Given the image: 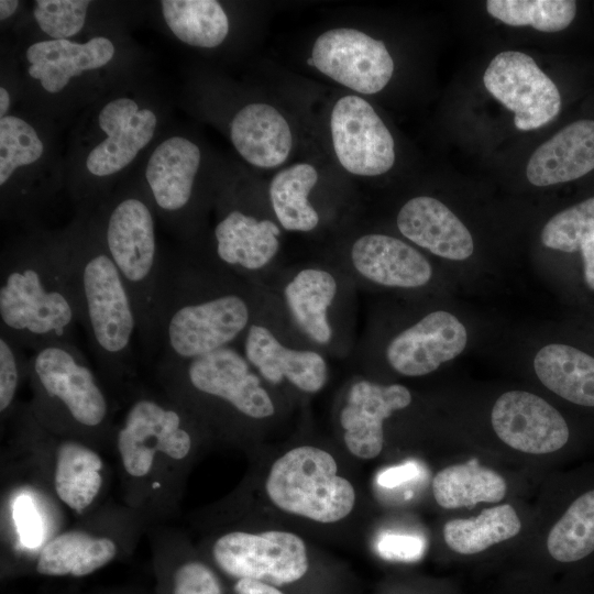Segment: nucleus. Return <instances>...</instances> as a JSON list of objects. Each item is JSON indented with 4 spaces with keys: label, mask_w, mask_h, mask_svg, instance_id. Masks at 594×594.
Segmentation results:
<instances>
[{
    "label": "nucleus",
    "mask_w": 594,
    "mask_h": 594,
    "mask_svg": "<svg viewBox=\"0 0 594 594\" xmlns=\"http://www.w3.org/2000/svg\"><path fill=\"white\" fill-rule=\"evenodd\" d=\"M254 301L235 274L190 258L165 260L158 362L194 360L231 346L254 320Z\"/></svg>",
    "instance_id": "obj_1"
},
{
    "label": "nucleus",
    "mask_w": 594,
    "mask_h": 594,
    "mask_svg": "<svg viewBox=\"0 0 594 594\" xmlns=\"http://www.w3.org/2000/svg\"><path fill=\"white\" fill-rule=\"evenodd\" d=\"M113 441L128 505L143 516L173 510L175 474L194 449V416L164 392L135 388Z\"/></svg>",
    "instance_id": "obj_2"
},
{
    "label": "nucleus",
    "mask_w": 594,
    "mask_h": 594,
    "mask_svg": "<svg viewBox=\"0 0 594 594\" xmlns=\"http://www.w3.org/2000/svg\"><path fill=\"white\" fill-rule=\"evenodd\" d=\"M62 240L79 324L97 364L108 383L131 394L136 388L138 318L127 285L99 232L78 230Z\"/></svg>",
    "instance_id": "obj_3"
},
{
    "label": "nucleus",
    "mask_w": 594,
    "mask_h": 594,
    "mask_svg": "<svg viewBox=\"0 0 594 594\" xmlns=\"http://www.w3.org/2000/svg\"><path fill=\"white\" fill-rule=\"evenodd\" d=\"M77 324L62 239L30 241L3 254L0 332L35 351L52 343L77 346Z\"/></svg>",
    "instance_id": "obj_4"
},
{
    "label": "nucleus",
    "mask_w": 594,
    "mask_h": 594,
    "mask_svg": "<svg viewBox=\"0 0 594 594\" xmlns=\"http://www.w3.org/2000/svg\"><path fill=\"white\" fill-rule=\"evenodd\" d=\"M28 380L30 410L50 432L94 448L113 439L111 402L78 346L52 343L32 351Z\"/></svg>",
    "instance_id": "obj_5"
},
{
    "label": "nucleus",
    "mask_w": 594,
    "mask_h": 594,
    "mask_svg": "<svg viewBox=\"0 0 594 594\" xmlns=\"http://www.w3.org/2000/svg\"><path fill=\"white\" fill-rule=\"evenodd\" d=\"M103 245L120 272L131 295L136 318L138 337L143 349L158 350V312L165 260L160 256L154 215L140 197L127 196L107 212Z\"/></svg>",
    "instance_id": "obj_6"
},
{
    "label": "nucleus",
    "mask_w": 594,
    "mask_h": 594,
    "mask_svg": "<svg viewBox=\"0 0 594 594\" xmlns=\"http://www.w3.org/2000/svg\"><path fill=\"white\" fill-rule=\"evenodd\" d=\"M156 378L162 392L182 407L207 400L255 420L275 413L260 376L233 345L185 362H157Z\"/></svg>",
    "instance_id": "obj_7"
},
{
    "label": "nucleus",
    "mask_w": 594,
    "mask_h": 594,
    "mask_svg": "<svg viewBox=\"0 0 594 594\" xmlns=\"http://www.w3.org/2000/svg\"><path fill=\"white\" fill-rule=\"evenodd\" d=\"M265 490L282 510L323 524L346 517L356 498L352 484L338 475L334 458L311 446L294 448L277 459Z\"/></svg>",
    "instance_id": "obj_8"
},
{
    "label": "nucleus",
    "mask_w": 594,
    "mask_h": 594,
    "mask_svg": "<svg viewBox=\"0 0 594 594\" xmlns=\"http://www.w3.org/2000/svg\"><path fill=\"white\" fill-rule=\"evenodd\" d=\"M211 552L223 573L274 586L298 581L309 566L304 540L288 531H230L217 538Z\"/></svg>",
    "instance_id": "obj_9"
},
{
    "label": "nucleus",
    "mask_w": 594,
    "mask_h": 594,
    "mask_svg": "<svg viewBox=\"0 0 594 594\" xmlns=\"http://www.w3.org/2000/svg\"><path fill=\"white\" fill-rule=\"evenodd\" d=\"M483 82L496 100L515 113L518 130L546 125L560 111L561 97L556 84L525 53L497 54L485 70Z\"/></svg>",
    "instance_id": "obj_10"
},
{
    "label": "nucleus",
    "mask_w": 594,
    "mask_h": 594,
    "mask_svg": "<svg viewBox=\"0 0 594 594\" xmlns=\"http://www.w3.org/2000/svg\"><path fill=\"white\" fill-rule=\"evenodd\" d=\"M330 131L336 156L341 166L358 176H378L395 162L394 139L363 98L348 95L332 108Z\"/></svg>",
    "instance_id": "obj_11"
},
{
    "label": "nucleus",
    "mask_w": 594,
    "mask_h": 594,
    "mask_svg": "<svg viewBox=\"0 0 594 594\" xmlns=\"http://www.w3.org/2000/svg\"><path fill=\"white\" fill-rule=\"evenodd\" d=\"M311 58L320 73L364 95L381 91L394 73L385 44L350 28L331 29L319 35Z\"/></svg>",
    "instance_id": "obj_12"
},
{
    "label": "nucleus",
    "mask_w": 594,
    "mask_h": 594,
    "mask_svg": "<svg viewBox=\"0 0 594 594\" xmlns=\"http://www.w3.org/2000/svg\"><path fill=\"white\" fill-rule=\"evenodd\" d=\"M469 341V329L458 315L436 309L394 334L385 346V360L403 376H425L459 358Z\"/></svg>",
    "instance_id": "obj_13"
},
{
    "label": "nucleus",
    "mask_w": 594,
    "mask_h": 594,
    "mask_svg": "<svg viewBox=\"0 0 594 594\" xmlns=\"http://www.w3.org/2000/svg\"><path fill=\"white\" fill-rule=\"evenodd\" d=\"M491 422L504 443L531 454L558 451L570 437L569 426L559 410L526 391L503 393L493 405Z\"/></svg>",
    "instance_id": "obj_14"
},
{
    "label": "nucleus",
    "mask_w": 594,
    "mask_h": 594,
    "mask_svg": "<svg viewBox=\"0 0 594 594\" xmlns=\"http://www.w3.org/2000/svg\"><path fill=\"white\" fill-rule=\"evenodd\" d=\"M411 399L410 391L400 384L355 382L340 414L348 450L364 460L377 457L384 446V421Z\"/></svg>",
    "instance_id": "obj_15"
},
{
    "label": "nucleus",
    "mask_w": 594,
    "mask_h": 594,
    "mask_svg": "<svg viewBox=\"0 0 594 594\" xmlns=\"http://www.w3.org/2000/svg\"><path fill=\"white\" fill-rule=\"evenodd\" d=\"M98 123L107 136L90 151L86 167L91 175L106 177L127 167L150 143L157 119L152 110L121 97L102 107Z\"/></svg>",
    "instance_id": "obj_16"
},
{
    "label": "nucleus",
    "mask_w": 594,
    "mask_h": 594,
    "mask_svg": "<svg viewBox=\"0 0 594 594\" xmlns=\"http://www.w3.org/2000/svg\"><path fill=\"white\" fill-rule=\"evenodd\" d=\"M350 260L362 278L386 288H424L435 275L430 261L419 250L383 233L358 238L352 244Z\"/></svg>",
    "instance_id": "obj_17"
},
{
    "label": "nucleus",
    "mask_w": 594,
    "mask_h": 594,
    "mask_svg": "<svg viewBox=\"0 0 594 594\" xmlns=\"http://www.w3.org/2000/svg\"><path fill=\"white\" fill-rule=\"evenodd\" d=\"M243 355L272 384L287 380L302 392L317 393L328 378V365L320 353L284 345L267 327L255 320L243 336Z\"/></svg>",
    "instance_id": "obj_18"
},
{
    "label": "nucleus",
    "mask_w": 594,
    "mask_h": 594,
    "mask_svg": "<svg viewBox=\"0 0 594 594\" xmlns=\"http://www.w3.org/2000/svg\"><path fill=\"white\" fill-rule=\"evenodd\" d=\"M396 224L404 238L440 258L465 262L474 254L471 232L437 198L419 196L409 199L398 211Z\"/></svg>",
    "instance_id": "obj_19"
},
{
    "label": "nucleus",
    "mask_w": 594,
    "mask_h": 594,
    "mask_svg": "<svg viewBox=\"0 0 594 594\" xmlns=\"http://www.w3.org/2000/svg\"><path fill=\"white\" fill-rule=\"evenodd\" d=\"M279 234L272 220L233 209L215 227L218 265L235 275L260 272L276 256Z\"/></svg>",
    "instance_id": "obj_20"
},
{
    "label": "nucleus",
    "mask_w": 594,
    "mask_h": 594,
    "mask_svg": "<svg viewBox=\"0 0 594 594\" xmlns=\"http://www.w3.org/2000/svg\"><path fill=\"white\" fill-rule=\"evenodd\" d=\"M200 158L198 145L183 136L166 139L148 158L145 178L153 201L172 220L182 218L191 201Z\"/></svg>",
    "instance_id": "obj_21"
},
{
    "label": "nucleus",
    "mask_w": 594,
    "mask_h": 594,
    "mask_svg": "<svg viewBox=\"0 0 594 594\" xmlns=\"http://www.w3.org/2000/svg\"><path fill=\"white\" fill-rule=\"evenodd\" d=\"M50 440L54 454L51 476L53 492L70 510L82 515L100 494L103 460L96 448L80 440L58 437L52 432Z\"/></svg>",
    "instance_id": "obj_22"
},
{
    "label": "nucleus",
    "mask_w": 594,
    "mask_h": 594,
    "mask_svg": "<svg viewBox=\"0 0 594 594\" xmlns=\"http://www.w3.org/2000/svg\"><path fill=\"white\" fill-rule=\"evenodd\" d=\"M594 169V120L575 121L541 144L530 156L526 176L544 187L578 179Z\"/></svg>",
    "instance_id": "obj_23"
},
{
    "label": "nucleus",
    "mask_w": 594,
    "mask_h": 594,
    "mask_svg": "<svg viewBox=\"0 0 594 594\" xmlns=\"http://www.w3.org/2000/svg\"><path fill=\"white\" fill-rule=\"evenodd\" d=\"M114 45L103 36L86 43L69 40H48L32 44L26 51L29 75L51 92L62 91L73 77L108 64Z\"/></svg>",
    "instance_id": "obj_24"
},
{
    "label": "nucleus",
    "mask_w": 594,
    "mask_h": 594,
    "mask_svg": "<svg viewBox=\"0 0 594 594\" xmlns=\"http://www.w3.org/2000/svg\"><path fill=\"white\" fill-rule=\"evenodd\" d=\"M230 138L251 165L273 168L283 164L293 147V134L283 114L267 103H249L233 117Z\"/></svg>",
    "instance_id": "obj_25"
},
{
    "label": "nucleus",
    "mask_w": 594,
    "mask_h": 594,
    "mask_svg": "<svg viewBox=\"0 0 594 594\" xmlns=\"http://www.w3.org/2000/svg\"><path fill=\"white\" fill-rule=\"evenodd\" d=\"M118 542L108 535L69 529L53 536L36 554V572L46 576L81 578L112 562Z\"/></svg>",
    "instance_id": "obj_26"
},
{
    "label": "nucleus",
    "mask_w": 594,
    "mask_h": 594,
    "mask_svg": "<svg viewBox=\"0 0 594 594\" xmlns=\"http://www.w3.org/2000/svg\"><path fill=\"white\" fill-rule=\"evenodd\" d=\"M540 383L563 399L594 407V356L564 342H549L532 355Z\"/></svg>",
    "instance_id": "obj_27"
},
{
    "label": "nucleus",
    "mask_w": 594,
    "mask_h": 594,
    "mask_svg": "<svg viewBox=\"0 0 594 594\" xmlns=\"http://www.w3.org/2000/svg\"><path fill=\"white\" fill-rule=\"evenodd\" d=\"M337 293L336 277L320 267L298 271L284 286L283 297L294 321L317 344L326 345L332 340L329 308Z\"/></svg>",
    "instance_id": "obj_28"
},
{
    "label": "nucleus",
    "mask_w": 594,
    "mask_h": 594,
    "mask_svg": "<svg viewBox=\"0 0 594 594\" xmlns=\"http://www.w3.org/2000/svg\"><path fill=\"white\" fill-rule=\"evenodd\" d=\"M506 492L504 477L482 466L476 459L444 468L432 480L435 499L447 509L469 507L481 502H499Z\"/></svg>",
    "instance_id": "obj_29"
},
{
    "label": "nucleus",
    "mask_w": 594,
    "mask_h": 594,
    "mask_svg": "<svg viewBox=\"0 0 594 594\" xmlns=\"http://www.w3.org/2000/svg\"><path fill=\"white\" fill-rule=\"evenodd\" d=\"M317 182L318 173L308 163L282 169L271 180L268 194L272 208L285 230L309 232L317 228L319 215L308 200Z\"/></svg>",
    "instance_id": "obj_30"
},
{
    "label": "nucleus",
    "mask_w": 594,
    "mask_h": 594,
    "mask_svg": "<svg viewBox=\"0 0 594 594\" xmlns=\"http://www.w3.org/2000/svg\"><path fill=\"white\" fill-rule=\"evenodd\" d=\"M163 18L182 42L204 48L220 45L229 33V20L215 0H164Z\"/></svg>",
    "instance_id": "obj_31"
},
{
    "label": "nucleus",
    "mask_w": 594,
    "mask_h": 594,
    "mask_svg": "<svg viewBox=\"0 0 594 594\" xmlns=\"http://www.w3.org/2000/svg\"><path fill=\"white\" fill-rule=\"evenodd\" d=\"M520 528L514 507L503 504L483 510L475 518L449 520L443 527V538L453 551L475 554L515 537Z\"/></svg>",
    "instance_id": "obj_32"
},
{
    "label": "nucleus",
    "mask_w": 594,
    "mask_h": 594,
    "mask_svg": "<svg viewBox=\"0 0 594 594\" xmlns=\"http://www.w3.org/2000/svg\"><path fill=\"white\" fill-rule=\"evenodd\" d=\"M547 548L560 562H574L594 551V490L576 498L554 524Z\"/></svg>",
    "instance_id": "obj_33"
},
{
    "label": "nucleus",
    "mask_w": 594,
    "mask_h": 594,
    "mask_svg": "<svg viewBox=\"0 0 594 594\" xmlns=\"http://www.w3.org/2000/svg\"><path fill=\"white\" fill-rule=\"evenodd\" d=\"M488 14L512 26L530 25L540 32L568 28L576 13L572 0H488Z\"/></svg>",
    "instance_id": "obj_34"
},
{
    "label": "nucleus",
    "mask_w": 594,
    "mask_h": 594,
    "mask_svg": "<svg viewBox=\"0 0 594 594\" xmlns=\"http://www.w3.org/2000/svg\"><path fill=\"white\" fill-rule=\"evenodd\" d=\"M44 145L34 128L15 116L0 118V185L22 166L38 161Z\"/></svg>",
    "instance_id": "obj_35"
},
{
    "label": "nucleus",
    "mask_w": 594,
    "mask_h": 594,
    "mask_svg": "<svg viewBox=\"0 0 594 594\" xmlns=\"http://www.w3.org/2000/svg\"><path fill=\"white\" fill-rule=\"evenodd\" d=\"M35 487L23 486L11 494L10 515L19 546L41 548L53 537L46 525L48 501Z\"/></svg>",
    "instance_id": "obj_36"
},
{
    "label": "nucleus",
    "mask_w": 594,
    "mask_h": 594,
    "mask_svg": "<svg viewBox=\"0 0 594 594\" xmlns=\"http://www.w3.org/2000/svg\"><path fill=\"white\" fill-rule=\"evenodd\" d=\"M594 235V197L552 216L541 231L543 246L563 253H574Z\"/></svg>",
    "instance_id": "obj_37"
},
{
    "label": "nucleus",
    "mask_w": 594,
    "mask_h": 594,
    "mask_svg": "<svg viewBox=\"0 0 594 594\" xmlns=\"http://www.w3.org/2000/svg\"><path fill=\"white\" fill-rule=\"evenodd\" d=\"M88 0H37L33 14L40 29L54 40L76 35L86 21Z\"/></svg>",
    "instance_id": "obj_38"
},
{
    "label": "nucleus",
    "mask_w": 594,
    "mask_h": 594,
    "mask_svg": "<svg viewBox=\"0 0 594 594\" xmlns=\"http://www.w3.org/2000/svg\"><path fill=\"white\" fill-rule=\"evenodd\" d=\"M29 356L24 348L9 336L0 332V413L1 419L11 417L18 391L28 378Z\"/></svg>",
    "instance_id": "obj_39"
},
{
    "label": "nucleus",
    "mask_w": 594,
    "mask_h": 594,
    "mask_svg": "<svg viewBox=\"0 0 594 594\" xmlns=\"http://www.w3.org/2000/svg\"><path fill=\"white\" fill-rule=\"evenodd\" d=\"M172 594H222L216 573L204 562L180 563L172 576Z\"/></svg>",
    "instance_id": "obj_40"
},
{
    "label": "nucleus",
    "mask_w": 594,
    "mask_h": 594,
    "mask_svg": "<svg viewBox=\"0 0 594 594\" xmlns=\"http://www.w3.org/2000/svg\"><path fill=\"white\" fill-rule=\"evenodd\" d=\"M425 547L424 539L413 535L387 534L377 542V551L383 558L405 562L420 559Z\"/></svg>",
    "instance_id": "obj_41"
},
{
    "label": "nucleus",
    "mask_w": 594,
    "mask_h": 594,
    "mask_svg": "<svg viewBox=\"0 0 594 594\" xmlns=\"http://www.w3.org/2000/svg\"><path fill=\"white\" fill-rule=\"evenodd\" d=\"M420 474V466L413 461L388 468L377 476V483L387 488L399 486Z\"/></svg>",
    "instance_id": "obj_42"
},
{
    "label": "nucleus",
    "mask_w": 594,
    "mask_h": 594,
    "mask_svg": "<svg viewBox=\"0 0 594 594\" xmlns=\"http://www.w3.org/2000/svg\"><path fill=\"white\" fill-rule=\"evenodd\" d=\"M582 260V276L586 287L594 292V235L586 239L580 246Z\"/></svg>",
    "instance_id": "obj_43"
},
{
    "label": "nucleus",
    "mask_w": 594,
    "mask_h": 594,
    "mask_svg": "<svg viewBox=\"0 0 594 594\" xmlns=\"http://www.w3.org/2000/svg\"><path fill=\"white\" fill-rule=\"evenodd\" d=\"M233 591L234 594H284L274 585L250 579L238 580Z\"/></svg>",
    "instance_id": "obj_44"
},
{
    "label": "nucleus",
    "mask_w": 594,
    "mask_h": 594,
    "mask_svg": "<svg viewBox=\"0 0 594 594\" xmlns=\"http://www.w3.org/2000/svg\"><path fill=\"white\" fill-rule=\"evenodd\" d=\"M19 1L16 0H1L0 1V20L3 21L10 18L18 9Z\"/></svg>",
    "instance_id": "obj_45"
},
{
    "label": "nucleus",
    "mask_w": 594,
    "mask_h": 594,
    "mask_svg": "<svg viewBox=\"0 0 594 594\" xmlns=\"http://www.w3.org/2000/svg\"><path fill=\"white\" fill-rule=\"evenodd\" d=\"M10 95L4 87L0 88V118L7 116V112L10 107Z\"/></svg>",
    "instance_id": "obj_46"
},
{
    "label": "nucleus",
    "mask_w": 594,
    "mask_h": 594,
    "mask_svg": "<svg viewBox=\"0 0 594 594\" xmlns=\"http://www.w3.org/2000/svg\"><path fill=\"white\" fill-rule=\"evenodd\" d=\"M307 64L310 65V66H314V61H312L311 57H309V58L307 59Z\"/></svg>",
    "instance_id": "obj_47"
}]
</instances>
